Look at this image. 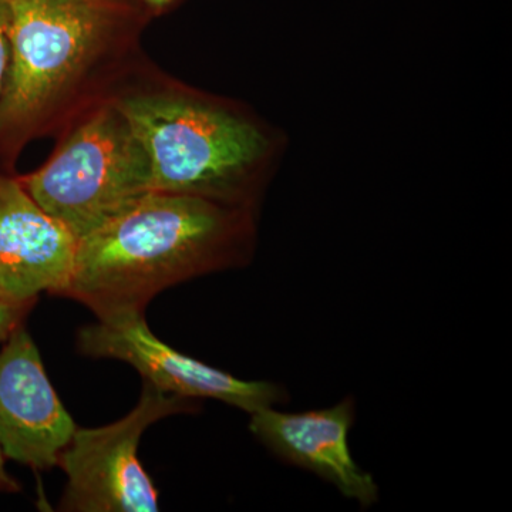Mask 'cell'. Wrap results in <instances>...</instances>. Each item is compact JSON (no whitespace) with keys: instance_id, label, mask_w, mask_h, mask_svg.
<instances>
[{"instance_id":"6da1fadb","label":"cell","mask_w":512,"mask_h":512,"mask_svg":"<svg viewBox=\"0 0 512 512\" xmlns=\"http://www.w3.org/2000/svg\"><path fill=\"white\" fill-rule=\"evenodd\" d=\"M252 211L197 195L148 192L77 241L63 296L96 316L144 311L170 286L244 265L254 248Z\"/></svg>"},{"instance_id":"7a4b0ae2","label":"cell","mask_w":512,"mask_h":512,"mask_svg":"<svg viewBox=\"0 0 512 512\" xmlns=\"http://www.w3.org/2000/svg\"><path fill=\"white\" fill-rule=\"evenodd\" d=\"M117 106L146 153L153 192L254 210L279 151L278 138L265 127L217 104L184 97H128Z\"/></svg>"},{"instance_id":"3957f363","label":"cell","mask_w":512,"mask_h":512,"mask_svg":"<svg viewBox=\"0 0 512 512\" xmlns=\"http://www.w3.org/2000/svg\"><path fill=\"white\" fill-rule=\"evenodd\" d=\"M9 66L0 131L35 120L133 10L131 0H5Z\"/></svg>"},{"instance_id":"277c9868","label":"cell","mask_w":512,"mask_h":512,"mask_svg":"<svg viewBox=\"0 0 512 512\" xmlns=\"http://www.w3.org/2000/svg\"><path fill=\"white\" fill-rule=\"evenodd\" d=\"M20 183L77 241L153 192L146 153L119 106L87 120Z\"/></svg>"},{"instance_id":"5b68a950","label":"cell","mask_w":512,"mask_h":512,"mask_svg":"<svg viewBox=\"0 0 512 512\" xmlns=\"http://www.w3.org/2000/svg\"><path fill=\"white\" fill-rule=\"evenodd\" d=\"M194 412V400L144 382L137 406L123 419L97 429L76 427L57 463L67 476L60 510L158 511L156 487L138 458L141 436L164 417Z\"/></svg>"},{"instance_id":"8992f818","label":"cell","mask_w":512,"mask_h":512,"mask_svg":"<svg viewBox=\"0 0 512 512\" xmlns=\"http://www.w3.org/2000/svg\"><path fill=\"white\" fill-rule=\"evenodd\" d=\"M77 348L94 359L126 362L144 382L187 399L220 400L249 414L288 400L281 384L238 379L165 345L138 309L97 316L96 323L80 329Z\"/></svg>"},{"instance_id":"52a82bcc","label":"cell","mask_w":512,"mask_h":512,"mask_svg":"<svg viewBox=\"0 0 512 512\" xmlns=\"http://www.w3.org/2000/svg\"><path fill=\"white\" fill-rule=\"evenodd\" d=\"M76 424L50 383L28 330L19 326L0 345V451L5 458L49 470Z\"/></svg>"},{"instance_id":"ba28073f","label":"cell","mask_w":512,"mask_h":512,"mask_svg":"<svg viewBox=\"0 0 512 512\" xmlns=\"http://www.w3.org/2000/svg\"><path fill=\"white\" fill-rule=\"evenodd\" d=\"M355 416L352 397L328 409L303 413L278 412L269 407L251 414L249 430L285 463L311 471L367 508L379 500V487L350 453L349 433Z\"/></svg>"},{"instance_id":"9c48e42d","label":"cell","mask_w":512,"mask_h":512,"mask_svg":"<svg viewBox=\"0 0 512 512\" xmlns=\"http://www.w3.org/2000/svg\"><path fill=\"white\" fill-rule=\"evenodd\" d=\"M76 248L20 181L0 175V295L33 305L42 292L63 295Z\"/></svg>"},{"instance_id":"30bf717a","label":"cell","mask_w":512,"mask_h":512,"mask_svg":"<svg viewBox=\"0 0 512 512\" xmlns=\"http://www.w3.org/2000/svg\"><path fill=\"white\" fill-rule=\"evenodd\" d=\"M32 306L33 303L13 301L8 296L0 295V345L23 325Z\"/></svg>"},{"instance_id":"8fae6325","label":"cell","mask_w":512,"mask_h":512,"mask_svg":"<svg viewBox=\"0 0 512 512\" xmlns=\"http://www.w3.org/2000/svg\"><path fill=\"white\" fill-rule=\"evenodd\" d=\"M9 66L8 16L5 0H0V94L5 86Z\"/></svg>"},{"instance_id":"7c38bea8","label":"cell","mask_w":512,"mask_h":512,"mask_svg":"<svg viewBox=\"0 0 512 512\" xmlns=\"http://www.w3.org/2000/svg\"><path fill=\"white\" fill-rule=\"evenodd\" d=\"M6 458L0 451V491L2 493H18L20 491L19 483L15 480L8 470H6Z\"/></svg>"},{"instance_id":"4fadbf2b","label":"cell","mask_w":512,"mask_h":512,"mask_svg":"<svg viewBox=\"0 0 512 512\" xmlns=\"http://www.w3.org/2000/svg\"><path fill=\"white\" fill-rule=\"evenodd\" d=\"M141 2L146 3L150 9L163 10L173 5L175 0H141Z\"/></svg>"}]
</instances>
